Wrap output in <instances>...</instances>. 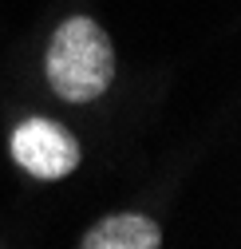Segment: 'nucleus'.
I'll return each mask as SVG.
<instances>
[{"instance_id": "obj_1", "label": "nucleus", "mask_w": 241, "mask_h": 249, "mask_svg": "<svg viewBox=\"0 0 241 249\" xmlns=\"http://www.w3.org/2000/svg\"><path fill=\"white\" fill-rule=\"evenodd\" d=\"M115 75V52L103 28L87 16L59 24L48 48V83L68 103H91L99 99Z\"/></svg>"}, {"instance_id": "obj_2", "label": "nucleus", "mask_w": 241, "mask_h": 249, "mask_svg": "<svg viewBox=\"0 0 241 249\" xmlns=\"http://www.w3.org/2000/svg\"><path fill=\"white\" fill-rule=\"evenodd\" d=\"M12 159L32 178H64L79 166V142L52 119H24L12 131Z\"/></svg>"}, {"instance_id": "obj_3", "label": "nucleus", "mask_w": 241, "mask_h": 249, "mask_svg": "<svg viewBox=\"0 0 241 249\" xmlns=\"http://www.w3.org/2000/svg\"><path fill=\"white\" fill-rule=\"evenodd\" d=\"M162 233L142 213H115L83 233V249H158Z\"/></svg>"}]
</instances>
